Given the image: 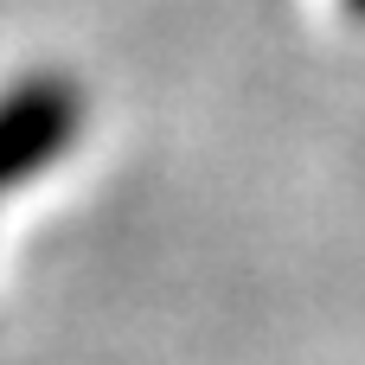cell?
<instances>
[{
    "mask_svg": "<svg viewBox=\"0 0 365 365\" xmlns=\"http://www.w3.org/2000/svg\"><path fill=\"white\" fill-rule=\"evenodd\" d=\"M64 135H71V103H64V90H51V83L13 90V96L0 103V192L19 186V180H32V173L58 154Z\"/></svg>",
    "mask_w": 365,
    "mask_h": 365,
    "instance_id": "obj_1",
    "label": "cell"
}]
</instances>
